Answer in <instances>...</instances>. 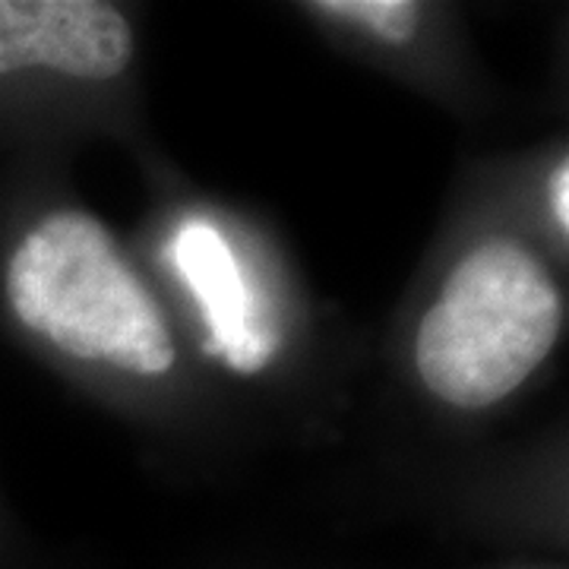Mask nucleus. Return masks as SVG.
Masks as SVG:
<instances>
[{"label": "nucleus", "instance_id": "f257e3e1", "mask_svg": "<svg viewBox=\"0 0 569 569\" xmlns=\"http://www.w3.org/2000/svg\"><path fill=\"white\" fill-rule=\"evenodd\" d=\"M7 298L22 326L82 361L140 377L174 367V339L114 238L86 212H54L17 247Z\"/></svg>", "mask_w": 569, "mask_h": 569}, {"label": "nucleus", "instance_id": "f03ea898", "mask_svg": "<svg viewBox=\"0 0 569 569\" xmlns=\"http://www.w3.org/2000/svg\"><path fill=\"white\" fill-rule=\"evenodd\" d=\"M563 301L541 260L516 241L478 244L449 272L418 329L415 361L433 396L456 408L507 399L550 355Z\"/></svg>", "mask_w": 569, "mask_h": 569}, {"label": "nucleus", "instance_id": "7ed1b4c3", "mask_svg": "<svg viewBox=\"0 0 569 569\" xmlns=\"http://www.w3.org/2000/svg\"><path fill=\"white\" fill-rule=\"evenodd\" d=\"M130 54V26L111 3L0 0V77L51 67L77 80H114Z\"/></svg>", "mask_w": 569, "mask_h": 569}, {"label": "nucleus", "instance_id": "20e7f679", "mask_svg": "<svg viewBox=\"0 0 569 569\" xmlns=\"http://www.w3.org/2000/svg\"><path fill=\"white\" fill-rule=\"evenodd\" d=\"M171 263L203 310L209 326L206 351L241 373L263 370L279 348V332L260 317L244 269L222 231L206 219H187L171 241Z\"/></svg>", "mask_w": 569, "mask_h": 569}, {"label": "nucleus", "instance_id": "39448f33", "mask_svg": "<svg viewBox=\"0 0 569 569\" xmlns=\"http://www.w3.org/2000/svg\"><path fill=\"white\" fill-rule=\"evenodd\" d=\"M310 10L332 20L358 22L389 44H406L421 22V10L415 0H323L310 3Z\"/></svg>", "mask_w": 569, "mask_h": 569}, {"label": "nucleus", "instance_id": "423d86ee", "mask_svg": "<svg viewBox=\"0 0 569 569\" xmlns=\"http://www.w3.org/2000/svg\"><path fill=\"white\" fill-rule=\"evenodd\" d=\"M550 203H553V216L563 231H569V164L563 162L553 171V183H550Z\"/></svg>", "mask_w": 569, "mask_h": 569}]
</instances>
